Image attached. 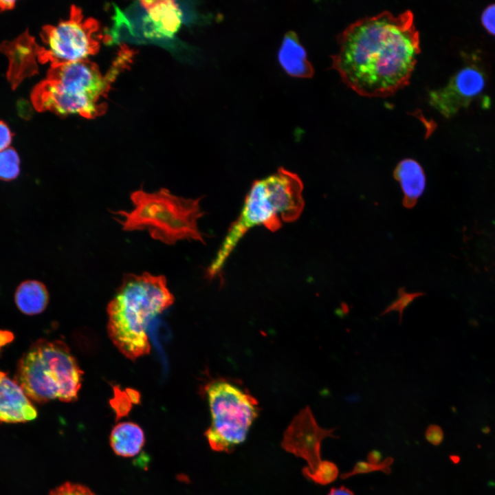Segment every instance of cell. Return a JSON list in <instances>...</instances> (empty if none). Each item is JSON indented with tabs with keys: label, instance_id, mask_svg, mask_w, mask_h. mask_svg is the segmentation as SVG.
I'll return each mask as SVG.
<instances>
[{
	"label": "cell",
	"instance_id": "4316f807",
	"mask_svg": "<svg viewBox=\"0 0 495 495\" xmlns=\"http://www.w3.org/2000/svg\"><path fill=\"white\" fill-rule=\"evenodd\" d=\"M381 459H382L381 453L377 450L371 451L368 453V457H367V459L369 461V463H373V464L380 463Z\"/></svg>",
	"mask_w": 495,
	"mask_h": 495
},
{
	"label": "cell",
	"instance_id": "5b68a950",
	"mask_svg": "<svg viewBox=\"0 0 495 495\" xmlns=\"http://www.w3.org/2000/svg\"><path fill=\"white\" fill-rule=\"evenodd\" d=\"M133 209L112 212L124 231L146 230L151 236L168 245L188 239L204 242L197 221L204 213L200 199L184 198L168 189L148 192L140 188L131 192Z\"/></svg>",
	"mask_w": 495,
	"mask_h": 495
},
{
	"label": "cell",
	"instance_id": "ba28073f",
	"mask_svg": "<svg viewBox=\"0 0 495 495\" xmlns=\"http://www.w3.org/2000/svg\"><path fill=\"white\" fill-rule=\"evenodd\" d=\"M41 36L46 47H41L38 60L50 66L89 59L99 52L104 39L98 21L85 17L75 5L71 6L67 19L56 25H45Z\"/></svg>",
	"mask_w": 495,
	"mask_h": 495
},
{
	"label": "cell",
	"instance_id": "3957f363",
	"mask_svg": "<svg viewBox=\"0 0 495 495\" xmlns=\"http://www.w3.org/2000/svg\"><path fill=\"white\" fill-rule=\"evenodd\" d=\"M302 190L303 184L299 176L283 167L254 181L239 215L231 223L206 270L207 276L213 278L221 273L234 249L251 228L263 226L276 232L283 223L296 221L305 206Z\"/></svg>",
	"mask_w": 495,
	"mask_h": 495
},
{
	"label": "cell",
	"instance_id": "f1b7e54d",
	"mask_svg": "<svg viewBox=\"0 0 495 495\" xmlns=\"http://www.w3.org/2000/svg\"><path fill=\"white\" fill-rule=\"evenodd\" d=\"M450 459L452 460V462L457 463L459 461L460 458L458 456L455 455V456H450Z\"/></svg>",
	"mask_w": 495,
	"mask_h": 495
},
{
	"label": "cell",
	"instance_id": "8992f818",
	"mask_svg": "<svg viewBox=\"0 0 495 495\" xmlns=\"http://www.w3.org/2000/svg\"><path fill=\"white\" fill-rule=\"evenodd\" d=\"M83 372L68 346L61 340H38L18 364L16 382L29 399L74 402Z\"/></svg>",
	"mask_w": 495,
	"mask_h": 495
},
{
	"label": "cell",
	"instance_id": "83f0119b",
	"mask_svg": "<svg viewBox=\"0 0 495 495\" xmlns=\"http://www.w3.org/2000/svg\"><path fill=\"white\" fill-rule=\"evenodd\" d=\"M14 4V1H0V10L12 9Z\"/></svg>",
	"mask_w": 495,
	"mask_h": 495
},
{
	"label": "cell",
	"instance_id": "484cf974",
	"mask_svg": "<svg viewBox=\"0 0 495 495\" xmlns=\"http://www.w3.org/2000/svg\"><path fill=\"white\" fill-rule=\"evenodd\" d=\"M327 495H355L354 493L347 487L341 486L332 487Z\"/></svg>",
	"mask_w": 495,
	"mask_h": 495
},
{
	"label": "cell",
	"instance_id": "cb8c5ba5",
	"mask_svg": "<svg viewBox=\"0 0 495 495\" xmlns=\"http://www.w3.org/2000/svg\"><path fill=\"white\" fill-rule=\"evenodd\" d=\"M425 437L431 444L438 446L443 441L444 434L441 427L431 424L427 428Z\"/></svg>",
	"mask_w": 495,
	"mask_h": 495
},
{
	"label": "cell",
	"instance_id": "44dd1931",
	"mask_svg": "<svg viewBox=\"0 0 495 495\" xmlns=\"http://www.w3.org/2000/svg\"><path fill=\"white\" fill-rule=\"evenodd\" d=\"M393 458L389 456L378 464H373L365 461H358L356 463L353 469L351 472L342 474L340 475V478L346 479L356 474H366L375 471H382L385 474H389L391 472L390 466L393 464Z\"/></svg>",
	"mask_w": 495,
	"mask_h": 495
},
{
	"label": "cell",
	"instance_id": "7c38bea8",
	"mask_svg": "<svg viewBox=\"0 0 495 495\" xmlns=\"http://www.w3.org/2000/svg\"><path fill=\"white\" fill-rule=\"evenodd\" d=\"M41 47L28 32H24L12 42L0 45V50L10 60L7 77L14 89L23 80L38 72L36 60Z\"/></svg>",
	"mask_w": 495,
	"mask_h": 495
},
{
	"label": "cell",
	"instance_id": "ffe728a7",
	"mask_svg": "<svg viewBox=\"0 0 495 495\" xmlns=\"http://www.w3.org/2000/svg\"><path fill=\"white\" fill-rule=\"evenodd\" d=\"M425 295L424 292H408L405 290V287H400L398 289V297L392 302L380 314L381 316L386 315L391 311H397L399 313V323L402 322V316L404 310L417 298Z\"/></svg>",
	"mask_w": 495,
	"mask_h": 495
},
{
	"label": "cell",
	"instance_id": "7402d4cb",
	"mask_svg": "<svg viewBox=\"0 0 495 495\" xmlns=\"http://www.w3.org/2000/svg\"><path fill=\"white\" fill-rule=\"evenodd\" d=\"M50 495H96L86 486L67 482L54 490Z\"/></svg>",
	"mask_w": 495,
	"mask_h": 495
},
{
	"label": "cell",
	"instance_id": "9c48e42d",
	"mask_svg": "<svg viewBox=\"0 0 495 495\" xmlns=\"http://www.w3.org/2000/svg\"><path fill=\"white\" fill-rule=\"evenodd\" d=\"M487 82V74L480 58L466 55L463 66L448 83L428 93L429 104L446 118L468 107L483 94Z\"/></svg>",
	"mask_w": 495,
	"mask_h": 495
},
{
	"label": "cell",
	"instance_id": "ac0fdd59",
	"mask_svg": "<svg viewBox=\"0 0 495 495\" xmlns=\"http://www.w3.org/2000/svg\"><path fill=\"white\" fill-rule=\"evenodd\" d=\"M20 159L16 151L8 147L0 151V179L10 181L19 174Z\"/></svg>",
	"mask_w": 495,
	"mask_h": 495
},
{
	"label": "cell",
	"instance_id": "5bb4252c",
	"mask_svg": "<svg viewBox=\"0 0 495 495\" xmlns=\"http://www.w3.org/2000/svg\"><path fill=\"white\" fill-rule=\"evenodd\" d=\"M278 60L285 72L290 76L309 78L314 69L307 58V54L294 31L285 34L278 52Z\"/></svg>",
	"mask_w": 495,
	"mask_h": 495
},
{
	"label": "cell",
	"instance_id": "2e32d148",
	"mask_svg": "<svg viewBox=\"0 0 495 495\" xmlns=\"http://www.w3.org/2000/svg\"><path fill=\"white\" fill-rule=\"evenodd\" d=\"M144 443V434L138 424L124 421L114 426L110 434V445L114 452L120 456L137 455Z\"/></svg>",
	"mask_w": 495,
	"mask_h": 495
},
{
	"label": "cell",
	"instance_id": "e0dca14e",
	"mask_svg": "<svg viewBox=\"0 0 495 495\" xmlns=\"http://www.w3.org/2000/svg\"><path fill=\"white\" fill-rule=\"evenodd\" d=\"M14 300L18 309L27 315L43 312L49 302L48 291L42 283L25 280L17 287Z\"/></svg>",
	"mask_w": 495,
	"mask_h": 495
},
{
	"label": "cell",
	"instance_id": "603a6c76",
	"mask_svg": "<svg viewBox=\"0 0 495 495\" xmlns=\"http://www.w3.org/2000/svg\"><path fill=\"white\" fill-rule=\"evenodd\" d=\"M481 23L490 34L495 36V3L488 6L483 10Z\"/></svg>",
	"mask_w": 495,
	"mask_h": 495
},
{
	"label": "cell",
	"instance_id": "7a4b0ae2",
	"mask_svg": "<svg viewBox=\"0 0 495 495\" xmlns=\"http://www.w3.org/2000/svg\"><path fill=\"white\" fill-rule=\"evenodd\" d=\"M135 52L126 45L105 74L89 59L50 66L47 77L32 90L31 99L38 111L58 116L78 115L94 119L107 110L108 94L118 77L131 64Z\"/></svg>",
	"mask_w": 495,
	"mask_h": 495
},
{
	"label": "cell",
	"instance_id": "9a60e30c",
	"mask_svg": "<svg viewBox=\"0 0 495 495\" xmlns=\"http://www.w3.org/2000/svg\"><path fill=\"white\" fill-rule=\"evenodd\" d=\"M393 176L400 184L404 206L408 209L413 208L426 188V175L422 166L414 159H404L395 166Z\"/></svg>",
	"mask_w": 495,
	"mask_h": 495
},
{
	"label": "cell",
	"instance_id": "8fae6325",
	"mask_svg": "<svg viewBox=\"0 0 495 495\" xmlns=\"http://www.w3.org/2000/svg\"><path fill=\"white\" fill-rule=\"evenodd\" d=\"M144 10L142 29L143 35L149 39L172 38L182 23V11L171 0L141 1Z\"/></svg>",
	"mask_w": 495,
	"mask_h": 495
},
{
	"label": "cell",
	"instance_id": "52a82bcc",
	"mask_svg": "<svg viewBox=\"0 0 495 495\" xmlns=\"http://www.w3.org/2000/svg\"><path fill=\"white\" fill-rule=\"evenodd\" d=\"M211 424L205 436L211 448L230 452L243 443L258 414L257 400L228 380H214L205 388Z\"/></svg>",
	"mask_w": 495,
	"mask_h": 495
},
{
	"label": "cell",
	"instance_id": "d4e9b609",
	"mask_svg": "<svg viewBox=\"0 0 495 495\" xmlns=\"http://www.w3.org/2000/svg\"><path fill=\"white\" fill-rule=\"evenodd\" d=\"M12 135L8 125L0 120V151L8 148Z\"/></svg>",
	"mask_w": 495,
	"mask_h": 495
},
{
	"label": "cell",
	"instance_id": "4fadbf2b",
	"mask_svg": "<svg viewBox=\"0 0 495 495\" xmlns=\"http://www.w3.org/2000/svg\"><path fill=\"white\" fill-rule=\"evenodd\" d=\"M36 416V410L20 385L0 371V421L25 422Z\"/></svg>",
	"mask_w": 495,
	"mask_h": 495
},
{
	"label": "cell",
	"instance_id": "277c9868",
	"mask_svg": "<svg viewBox=\"0 0 495 495\" xmlns=\"http://www.w3.org/2000/svg\"><path fill=\"white\" fill-rule=\"evenodd\" d=\"M173 302L164 276L125 274L107 309L111 340L131 360L148 354V324Z\"/></svg>",
	"mask_w": 495,
	"mask_h": 495
},
{
	"label": "cell",
	"instance_id": "30bf717a",
	"mask_svg": "<svg viewBox=\"0 0 495 495\" xmlns=\"http://www.w3.org/2000/svg\"><path fill=\"white\" fill-rule=\"evenodd\" d=\"M334 430L320 427L311 410L307 406L300 411L285 430L282 447L307 462L308 467L302 469V473L314 472L322 462V441L327 437L338 438L333 434Z\"/></svg>",
	"mask_w": 495,
	"mask_h": 495
},
{
	"label": "cell",
	"instance_id": "d6986e66",
	"mask_svg": "<svg viewBox=\"0 0 495 495\" xmlns=\"http://www.w3.org/2000/svg\"><path fill=\"white\" fill-rule=\"evenodd\" d=\"M338 473V468L334 463L329 461H322L315 472H304L303 474L317 484L327 485L337 478Z\"/></svg>",
	"mask_w": 495,
	"mask_h": 495
},
{
	"label": "cell",
	"instance_id": "6da1fadb",
	"mask_svg": "<svg viewBox=\"0 0 495 495\" xmlns=\"http://www.w3.org/2000/svg\"><path fill=\"white\" fill-rule=\"evenodd\" d=\"M331 68L358 95L384 98L410 82L421 52L411 10L383 11L348 25L337 36Z\"/></svg>",
	"mask_w": 495,
	"mask_h": 495
}]
</instances>
